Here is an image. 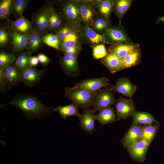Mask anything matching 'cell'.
<instances>
[{"instance_id":"obj_1","label":"cell","mask_w":164,"mask_h":164,"mask_svg":"<svg viewBox=\"0 0 164 164\" xmlns=\"http://www.w3.org/2000/svg\"><path fill=\"white\" fill-rule=\"evenodd\" d=\"M8 104L18 108L30 119L45 118L53 109L44 106L36 97L23 93L17 95Z\"/></svg>"},{"instance_id":"obj_2","label":"cell","mask_w":164,"mask_h":164,"mask_svg":"<svg viewBox=\"0 0 164 164\" xmlns=\"http://www.w3.org/2000/svg\"><path fill=\"white\" fill-rule=\"evenodd\" d=\"M96 92H90L84 89L75 87H66L64 95L78 108L84 110L93 107Z\"/></svg>"},{"instance_id":"obj_3","label":"cell","mask_w":164,"mask_h":164,"mask_svg":"<svg viewBox=\"0 0 164 164\" xmlns=\"http://www.w3.org/2000/svg\"><path fill=\"white\" fill-rule=\"evenodd\" d=\"M111 86L101 88L96 91L92 109L95 112L116 103L117 100Z\"/></svg>"},{"instance_id":"obj_4","label":"cell","mask_w":164,"mask_h":164,"mask_svg":"<svg viewBox=\"0 0 164 164\" xmlns=\"http://www.w3.org/2000/svg\"><path fill=\"white\" fill-rule=\"evenodd\" d=\"M109 79L106 77L87 79L77 83L74 87L95 92L104 87L111 86Z\"/></svg>"},{"instance_id":"obj_5","label":"cell","mask_w":164,"mask_h":164,"mask_svg":"<svg viewBox=\"0 0 164 164\" xmlns=\"http://www.w3.org/2000/svg\"><path fill=\"white\" fill-rule=\"evenodd\" d=\"M115 104L116 111L118 120H126L135 111V105L131 99H126L121 97L118 99Z\"/></svg>"},{"instance_id":"obj_6","label":"cell","mask_w":164,"mask_h":164,"mask_svg":"<svg viewBox=\"0 0 164 164\" xmlns=\"http://www.w3.org/2000/svg\"><path fill=\"white\" fill-rule=\"evenodd\" d=\"M46 69L37 70L35 67L29 66L22 71L21 82L25 85L32 87L40 82Z\"/></svg>"},{"instance_id":"obj_7","label":"cell","mask_w":164,"mask_h":164,"mask_svg":"<svg viewBox=\"0 0 164 164\" xmlns=\"http://www.w3.org/2000/svg\"><path fill=\"white\" fill-rule=\"evenodd\" d=\"M142 126L132 124L122 139V145L128 149L142 139Z\"/></svg>"},{"instance_id":"obj_8","label":"cell","mask_w":164,"mask_h":164,"mask_svg":"<svg viewBox=\"0 0 164 164\" xmlns=\"http://www.w3.org/2000/svg\"><path fill=\"white\" fill-rule=\"evenodd\" d=\"M113 91L120 93L131 98L137 90L136 86L133 84L127 77L120 78L114 85H111Z\"/></svg>"},{"instance_id":"obj_9","label":"cell","mask_w":164,"mask_h":164,"mask_svg":"<svg viewBox=\"0 0 164 164\" xmlns=\"http://www.w3.org/2000/svg\"><path fill=\"white\" fill-rule=\"evenodd\" d=\"M60 63L63 70L67 75L74 77L80 74L77 56L65 54L62 58Z\"/></svg>"},{"instance_id":"obj_10","label":"cell","mask_w":164,"mask_h":164,"mask_svg":"<svg viewBox=\"0 0 164 164\" xmlns=\"http://www.w3.org/2000/svg\"><path fill=\"white\" fill-rule=\"evenodd\" d=\"M95 113L92 109H84L79 118L80 128L87 133L92 134L96 131L94 125L95 121L96 120Z\"/></svg>"},{"instance_id":"obj_11","label":"cell","mask_w":164,"mask_h":164,"mask_svg":"<svg viewBox=\"0 0 164 164\" xmlns=\"http://www.w3.org/2000/svg\"><path fill=\"white\" fill-rule=\"evenodd\" d=\"M150 144L145 140H141L128 150L131 157L134 161L143 162Z\"/></svg>"},{"instance_id":"obj_12","label":"cell","mask_w":164,"mask_h":164,"mask_svg":"<svg viewBox=\"0 0 164 164\" xmlns=\"http://www.w3.org/2000/svg\"><path fill=\"white\" fill-rule=\"evenodd\" d=\"M7 91L21 81L22 72L15 64H13L5 70Z\"/></svg>"},{"instance_id":"obj_13","label":"cell","mask_w":164,"mask_h":164,"mask_svg":"<svg viewBox=\"0 0 164 164\" xmlns=\"http://www.w3.org/2000/svg\"><path fill=\"white\" fill-rule=\"evenodd\" d=\"M102 62L112 73L125 69L122 59L112 53L108 54Z\"/></svg>"},{"instance_id":"obj_14","label":"cell","mask_w":164,"mask_h":164,"mask_svg":"<svg viewBox=\"0 0 164 164\" xmlns=\"http://www.w3.org/2000/svg\"><path fill=\"white\" fill-rule=\"evenodd\" d=\"M11 35L14 52L17 53L27 47L29 40V36L17 31L13 32Z\"/></svg>"},{"instance_id":"obj_15","label":"cell","mask_w":164,"mask_h":164,"mask_svg":"<svg viewBox=\"0 0 164 164\" xmlns=\"http://www.w3.org/2000/svg\"><path fill=\"white\" fill-rule=\"evenodd\" d=\"M96 119L100 124L105 125L113 122L118 120L116 118V115L113 108L110 106L99 111L96 115Z\"/></svg>"},{"instance_id":"obj_16","label":"cell","mask_w":164,"mask_h":164,"mask_svg":"<svg viewBox=\"0 0 164 164\" xmlns=\"http://www.w3.org/2000/svg\"><path fill=\"white\" fill-rule=\"evenodd\" d=\"M132 116L133 124L152 125L154 123L159 124L152 114L148 112L135 111Z\"/></svg>"},{"instance_id":"obj_17","label":"cell","mask_w":164,"mask_h":164,"mask_svg":"<svg viewBox=\"0 0 164 164\" xmlns=\"http://www.w3.org/2000/svg\"><path fill=\"white\" fill-rule=\"evenodd\" d=\"M53 109L58 112L64 120L71 116H76L79 118L81 114L78 112V107L73 103L64 106H59Z\"/></svg>"},{"instance_id":"obj_18","label":"cell","mask_w":164,"mask_h":164,"mask_svg":"<svg viewBox=\"0 0 164 164\" xmlns=\"http://www.w3.org/2000/svg\"><path fill=\"white\" fill-rule=\"evenodd\" d=\"M137 50H138L135 45L127 44H121L113 48L110 52L114 53L122 59L128 54Z\"/></svg>"},{"instance_id":"obj_19","label":"cell","mask_w":164,"mask_h":164,"mask_svg":"<svg viewBox=\"0 0 164 164\" xmlns=\"http://www.w3.org/2000/svg\"><path fill=\"white\" fill-rule=\"evenodd\" d=\"M63 11L65 15L70 20L77 19L80 16L79 7L73 2L67 3L63 8Z\"/></svg>"},{"instance_id":"obj_20","label":"cell","mask_w":164,"mask_h":164,"mask_svg":"<svg viewBox=\"0 0 164 164\" xmlns=\"http://www.w3.org/2000/svg\"><path fill=\"white\" fill-rule=\"evenodd\" d=\"M106 32L108 37L114 42H124L128 40L126 34L119 29L113 28H109L107 30Z\"/></svg>"},{"instance_id":"obj_21","label":"cell","mask_w":164,"mask_h":164,"mask_svg":"<svg viewBox=\"0 0 164 164\" xmlns=\"http://www.w3.org/2000/svg\"><path fill=\"white\" fill-rule=\"evenodd\" d=\"M49 9H46L37 15L35 18V23L38 28L41 31H45L48 27Z\"/></svg>"},{"instance_id":"obj_22","label":"cell","mask_w":164,"mask_h":164,"mask_svg":"<svg viewBox=\"0 0 164 164\" xmlns=\"http://www.w3.org/2000/svg\"><path fill=\"white\" fill-rule=\"evenodd\" d=\"M158 125H144L142 126V139L151 144L153 140L158 129Z\"/></svg>"},{"instance_id":"obj_23","label":"cell","mask_w":164,"mask_h":164,"mask_svg":"<svg viewBox=\"0 0 164 164\" xmlns=\"http://www.w3.org/2000/svg\"><path fill=\"white\" fill-rule=\"evenodd\" d=\"M140 53L138 50L128 54L122 59L125 69L136 65L140 60Z\"/></svg>"},{"instance_id":"obj_24","label":"cell","mask_w":164,"mask_h":164,"mask_svg":"<svg viewBox=\"0 0 164 164\" xmlns=\"http://www.w3.org/2000/svg\"><path fill=\"white\" fill-rule=\"evenodd\" d=\"M12 24L17 31L23 33L28 32L31 27L30 22L23 17L13 22Z\"/></svg>"},{"instance_id":"obj_25","label":"cell","mask_w":164,"mask_h":164,"mask_svg":"<svg viewBox=\"0 0 164 164\" xmlns=\"http://www.w3.org/2000/svg\"><path fill=\"white\" fill-rule=\"evenodd\" d=\"M132 2L131 0H119L116 1L115 5L116 12L120 18L124 15L128 9Z\"/></svg>"},{"instance_id":"obj_26","label":"cell","mask_w":164,"mask_h":164,"mask_svg":"<svg viewBox=\"0 0 164 164\" xmlns=\"http://www.w3.org/2000/svg\"><path fill=\"white\" fill-rule=\"evenodd\" d=\"M16 59L14 54L1 52L0 54V69L5 70L13 64Z\"/></svg>"},{"instance_id":"obj_27","label":"cell","mask_w":164,"mask_h":164,"mask_svg":"<svg viewBox=\"0 0 164 164\" xmlns=\"http://www.w3.org/2000/svg\"><path fill=\"white\" fill-rule=\"evenodd\" d=\"M85 30L86 35L91 43L98 44L105 40L104 36L96 33L87 25L86 26Z\"/></svg>"},{"instance_id":"obj_28","label":"cell","mask_w":164,"mask_h":164,"mask_svg":"<svg viewBox=\"0 0 164 164\" xmlns=\"http://www.w3.org/2000/svg\"><path fill=\"white\" fill-rule=\"evenodd\" d=\"M60 16L54 11L49 9L48 17V27L51 29L59 27L62 24Z\"/></svg>"},{"instance_id":"obj_29","label":"cell","mask_w":164,"mask_h":164,"mask_svg":"<svg viewBox=\"0 0 164 164\" xmlns=\"http://www.w3.org/2000/svg\"><path fill=\"white\" fill-rule=\"evenodd\" d=\"M79 10L82 19L87 22L92 21L93 12L91 8L85 4H82L79 7Z\"/></svg>"},{"instance_id":"obj_30","label":"cell","mask_w":164,"mask_h":164,"mask_svg":"<svg viewBox=\"0 0 164 164\" xmlns=\"http://www.w3.org/2000/svg\"><path fill=\"white\" fill-rule=\"evenodd\" d=\"M43 41L48 46L58 50L60 43V39L58 35L52 34L44 36Z\"/></svg>"},{"instance_id":"obj_31","label":"cell","mask_w":164,"mask_h":164,"mask_svg":"<svg viewBox=\"0 0 164 164\" xmlns=\"http://www.w3.org/2000/svg\"><path fill=\"white\" fill-rule=\"evenodd\" d=\"M30 53L24 52L19 55L16 59L15 64L21 71L29 66V59Z\"/></svg>"},{"instance_id":"obj_32","label":"cell","mask_w":164,"mask_h":164,"mask_svg":"<svg viewBox=\"0 0 164 164\" xmlns=\"http://www.w3.org/2000/svg\"><path fill=\"white\" fill-rule=\"evenodd\" d=\"M98 7L101 14L105 17L108 18L109 16L112 8V2L110 0L101 1L99 3Z\"/></svg>"},{"instance_id":"obj_33","label":"cell","mask_w":164,"mask_h":164,"mask_svg":"<svg viewBox=\"0 0 164 164\" xmlns=\"http://www.w3.org/2000/svg\"><path fill=\"white\" fill-rule=\"evenodd\" d=\"M11 0H4L0 4V17L2 19H6L10 13L12 4Z\"/></svg>"},{"instance_id":"obj_34","label":"cell","mask_w":164,"mask_h":164,"mask_svg":"<svg viewBox=\"0 0 164 164\" xmlns=\"http://www.w3.org/2000/svg\"><path fill=\"white\" fill-rule=\"evenodd\" d=\"M28 1L26 0H16L14 3L13 10L17 16H21L26 7Z\"/></svg>"},{"instance_id":"obj_35","label":"cell","mask_w":164,"mask_h":164,"mask_svg":"<svg viewBox=\"0 0 164 164\" xmlns=\"http://www.w3.org/2000/svg\"><path fill=\"white\" fill-rule=\"evenodd\" d=\"M108 54L105 47L103 44L96 46L93 48V55L96 59L105 57Z\"/></svg>"},{"instance_id":"obj_36","label":"cell","mask_w":164,"mask_h":164,"mask_svg":"<svg viewBox=\"0 0 164 164\" xmlns=\"http://www.w3.org/2000/svg\"><path fill=\"white\" fill-rule=\"evenodd\" d=\"M7 85L5 76V70L0 69V90L3 94L7 91Z\"/></svg>"},{"instance_id":"obj_37","label":"cell","mask_w":164,"mask_h":164,"mask_svg":"<svg viewBox=\"0 0 164 164\" xmlns=\"http://www.w3.org/2000/svg\"><path fill=\"white\" fill-rule=\"evenodd\" d=\"M77 41L73 40H69L62 42L61 44L63 49L67 48L74 47L77 46Z\"/></svg>"},{"instance_id":"obj_38","label":"cell","mask_w":164,"mask_h":164,"mask_svg":"<svg viewBox=\"0 0 164 164\" xmlns=\"http://www.w3.org/2000/svg\"><path fill=\"white\" fill-rule=\"evenodd\" d=\"M39 62L44 66L47 65L50 63V59L43 53H39L37 56Z\"/></svg>"},{"instance_id":"obj_39","label":"cell","mask_w":164,"mask_h":164,"mask_svg":"<svg viewBox=\"0 0 164 164\" xmlns=\"http://www.w3.org/2000/svg\"><path fill=\"white\" fill-rule=\"evenodd\" d=\"M8 36L7 33L3 30H0V43L1 44L6 43L8 40Z\"/></svg>"},{"instance_id":"obj_40","label":"cell","mask_w":164,"mask_h":164,"mask_svg":"<svg viewBox=\"0 0 164 164\" xmlns=\"http://www.w3.org/2000/svg\"><path fill=\"white\" fill-rule=\"evenodd\" d=\"M39 61L37 57L30 56L29 59V65L31 67H35L39 63Z\"/></svg>"},{"instance_id":"obj_41","label":"cell","mask_w":164,"mask_h":164,"mask_svg":"<svg viewBox=\"0 0 164 164\" xmlns=\"http://www.w3.org/2000/svg\"><path fill=\"white\" fill-rule=\"evenodd\" d=\"M42 39L40 34L36 33L35 37V45L36 50L39 46L40 43H41Z\"/></svg>"},{"instance_id":"obj_42","label":"cell","mask_w":164,"mask_h":164,"mask_svg":"<svg viewBox=\"0 0 164 164\" xmlns=\"http://www.w3.org/2000/svg\"><path fill=\"white\" fill-rule=\"evenodd\" d=\"M100 19V24L98 30H101L106 27L107 23L105 20L102 18Z\"/></svg>"},{"instance_id":"obj_43","label":"cell","mask_w":164,"mask_h":164,"mask_svg":"<svg viewBox=\"0 0 164 164\" xmlns=\"http://www.w3.org/2000/svg\"><path fill=\"white\" fill-rule=\"evenodd\" d=\"M160 22H164V16L159 17L158 19V20L157 23H158Z\"/></svg>"},{"instance_id":"obj_44","label":"cell","mask_w":164,"mask_h":164,"mask_svg":"<svg viewBox=\"0 0 164 164\" xmlns=\"http://www.w3.org/2000/svg\"><path fill=\"white\" fill-rule=\"evenodd\" d=\"M163 59H164V58H163Z\"/></svg>"}]
</instances>
